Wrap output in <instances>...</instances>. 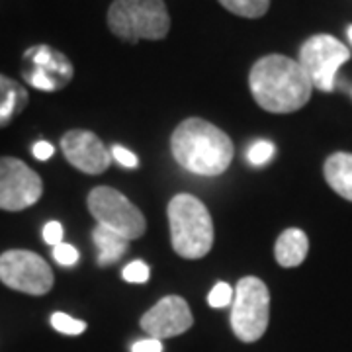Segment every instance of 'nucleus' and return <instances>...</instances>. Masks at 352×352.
<instances>
[{
	"label": "nucleus",
	"mask_w": 352,
	"mask_h": 352,
	"mask_svg": "<svg viewBox=\"0 0 352 352\" xmlns=\"http://www.w3.org/2000/svg\"><path fill=\"white\" fill-rule=\"evenodd\" d=\"M309 251V239L302 229H286L276 241L274 254L280 266L284 268H294L300 266L305 261Z\"/></svg>",
	"instance_id": "14"
},
{
	"label": "nucleus",
	"mask_w": 352,
	"mask_h": 352,
	"mask_svg": "<svg viewBox=\"0 0 352 352\" xmlns=\"http://www.w3.org/2000/svg\"><path fill=\"white\" fill-rule=\"evenodd\" d=\"M233 296H235V292L227 282H217L208 296V303H210V307L221 309V307H227L233 303Z\"/></svg>",
	"instance_id": "20"
},
{
	"label": "nucleus",
	"mask_w": 352,
	"mask_h": 352,
	"mask_svg": "<svg viewBox=\"0 0 352 352\" xmlns=\"http://www.w3.org/2000/svg\"><path fill=\"white\" fill-rule=\"evenodd\" d=\"M53 258L61 266H75L78 263V251L69 243H59L53 247Z\"/></svg>",
	"instance_id": "22"
},
{
	"label": "nucleus",
	"mask_w": 352,
	"mask_h": 352,
	"mask_svg": "<svg viewBox=\"0 0 352 352\" xmlns=\"http://www.w3.org/2000/svg\"><path fill=\"white\" fill-rule=\"evenodd\" d=\"M346 34H349V39H351V43H352V25H349V30H346Z\"/></svg>",
	"instance_id": "27"
},
{
	"label": "nucleus",
	"mask_w": 352,
	"mask_h": 352,
	"mask_svg": "<svg viewBox=\"0 0 352 352\" xmlns=\"http://www.w3.org/2000/svg\"><path fill=\"white\" fill-rule=\"evenodd\" d=\"M92 239L96 243L98 249V264L100 266H110L116 264L127 252L129 241L116 231L104 226H96L92 231Z\"/></svg>",
	"instance_id": "16"
},
{
	"label": "nucleus",
	"mask_w": 352,
	"mask_h": 352,
	"mask_svg": "<svg viewBox=\"0 0 352 352\" xmlns=\"http://www.w3.org/2000/svg\"><path fill=\"white\" fill-rule=\"evenodd\" d=\"M274 153H276V147L270 141H254L247 151V159L254 166H261L268 163L274 157Z\"/></svg>",
	"instance_id": "19"
},
{
	"label": "nucleus",
	"mask_w": 352,
	"mask_h": 352,
	"mask_svg": "<svg viewBox=\"0 0 352 352\" xmlns=\"http://www.w3.org/2000/svg\"><path fill=\"white\" fill-rule=\"evenodd\" d=\"M0 282L30 296H45L53 288V270L38 252L14 249L0 254Z\"/></svg>",
	"instance_id": "8"
},
{
	"label": "nucleus",
	"mask_w": 352,
	"mask_h": 352,
	"mask_svg": "<svg viewBox=\"0 0 352 352\" xmlns=\"http://www.w3.org/2000/svg\"><path fill=\"white\" fill-rule=\"evenodd\" d=\"M43 241L51 247H57L59 243H63V226L59 221L45 223V227H43Z\"/></svg>",
	"instance_id": "24"
},
{
	"label": "nucleus",
	"mask_w": 352,
	"mask_h": 352,
	"mask_svg": "<svg viewBox=\"0 0 352 352\" xmlns=\"http://www.w3.org/2000/svg\"><path fill=\"white\" fill-rule=\"evenodd\" d=\"M34 157L38 159V161H47L53 157V153H55V147L47 143V141H38L36 145H34Z\"/></svg>",
	"instance_id": "26"
},
{
	"label": "nucleus",
	"mask_w": 352,
	"mask_h": 352,
	"mask_svg": "<svg viewBox=\"0 0 352 352\" xmlns=\"http://www.w3.org/2000/svg\"><path fill=\"white\" fill-rule=\"evenodd\" d=\"M65 159L85 175H102L112 163V155L100 138L87 129H71L61 139Z\"/></svg>",
	"instance_id": "12"
},
{
	"label": "nucleus",
	"mask_w": 352,
	"mask_h": 352,
	"mask_svg": "<svg viewBox=\"0 0 352 352\" xmlns=\"http://www.w3.org/2000/svg\"><path fill=\"white\" fill-rule=\"evenodd\" d=\"M170 241L178 256L196 261L214 247V221L204 201L192 194H178L168 204Z\"/></svg>",
	"instance_id": "3"
},
{
	"label": "nucleus",
	"mask_w": 352,
	"mask_h": 352,
	"mask_svg": "<svg viewBox=\"0 0 352 352\" xmlns=\"http://www.w3.org/2000/svg\"><path fill=\"white\" fill-rule=\"evenodd\" d=\"M88 210L98 226L108 227L127 241L143 237L147 223L145 215L138 206H133L120 190L110 186H96L88 194Z\"/></svg>",
	"instance_id": "6"
},
{
	"label": "nucleus",
	"mask_w": 352,
	"mask_h": 352,
	"mask_svg": "<svg viewBox=\"0 0 352 352\" xmlns=\"http://www.w3.org/2000/svg\"><path fill=\"white\" fill-rule=\"evenodd\" d=\"M43 182L36 170L14 157H0V210L22 212L38 204Z\"/></svg>",
	"instance_id": "9"
},
{
	"label": "nucleus",
	"mask_w": 352,
	"mask_h": 352,
	"mask_svg": "<svg viewBox=\"0 0 352 352\" xmlns=\"http://www.w3.org/2000/svg\"><path fill=\"white\" fill-rule=\"evenodd\" d=\"M194 323L190 305L180 296H166L141 317V329L151 339L163 340L186 333Z\"/></svg>",
	"instance_id": "11"
},
{
	"label": "nucleus",
	"mask_w": 352,
	"mask_h": 352,
	"mask_svg": "<svg viewBox=\"0 0 352 352\" xmlns=\"http://www.w3.org/2000/svg\"><path fill=\"white\" fill-rule=\"evenodd\" d=\"M73 75L75 69L67 55L50 45H34L24 53L22 76L30 87L55 92L67 87L73 80Z\"/></svg>",
	"instance_id": "10"
},
{
	"label": "nucleus",
	"mask_w": 352,
	"mask_h": 352,
	"mask_svg": "<svg viewBox=\"0 0 352 352\" xmlns=\"http://www.w3.org/2000/svg\"><path fill=\"white\" fill-rule=\"evenodd\" d=\"M108 25L116 38L127 43L163 39L170 30V16L163 0H113Z\"/></svg>",
	"instance_id": "4"
},
{
	"label": "nucleus",
	"mask_w": 352,
	"mask_h": 352,
	"mask_svg": "<svg viewBox=\"0 0 352 352\" xmlns=\"http://www.w3.org/2000/svg\"><path fill=\"white\" fill-rule=\"evenodd\" d=\"M131 352H163V342L157 339H145L138 340L133 346H131Z\"/></svg>",
	"instance_id": "25"
},
{
	"label": "nucleus",
	"mask_w": 352,
	"mask_h": 352,
	"mask_svg": "<svg viewBox=\"0 0 352 352\" xmlns=\"http://www.w3.org/2000/svg\"><path fill=\"white\" fill-rule=\"evenodd\" d=\"M270 319V294L261 278H241L231 303V329L243 342L263 339Z\"/></svg>",
	"instance_id": "5"
},
{
	"label": "nucleus",
	"mask_w": 352,
	"mask_h": 352,
	"mask_svg": "<svg viewBox=\"0 0 352 352\" xmlns=\"http://www.w3.org/2000/svg\"><path fill=\"white\" fill-rule=\"evenodd\" d=\"M249 87L254 102L272 113L302 110L314 90L302 65L284 55H266L252 65Z\"/></svg>",
	"instance_id": "1"
},
{
	"label": "nucleus",
	"mask_w": 352,
	"mask_h": 352,
	"mask_svg": "<svg viewBox=\"0 0 352 352\" xmlns=\"http://www.w3.org/2000/svg\"><path fill=\"white\" fill-rule=\"evenodd\" d=\"M349 59L351 50L344 43L327 34H317L302 45L298 63L309 76L311 87L323 92H333L337 85V73Z\"/></svg>",
	"instance_id": "7"
},
{
	"label": "nucleus",
	"mask_w": 352,
	"mask_h": 352,
	"mask_svg": "<svg viewBox=\"0 0 352 352\" xmlns=\"http://www.w3.org/2000/svg\"><path fill=\"white\" fill-rule=\"evenodd\" d=\"M51 325H53L55 331H59L63 335H71V337H76V335L87 331V323L85 321H78L75 317L61 314V311L51 315Z\"/></svg>",
	"instance_id": "18"
},
{
	"label": "nucleus",
	"mask_w": 352,
	"mask_h": 352,
	"mask_svg": "<svg viewBox=\"0 0 352 352\" xmlns=\"http://www.w3.org/2000/svg\"><path fill=\"white\" fill-rule=\"evenodd\" d=\"M351 94H352V88H351Z\"/></svg>",
	"instance_id": "28"
},
{
	"label": "nucleus",
	"mask_w": 352,
	"mask_h": 352,
	"mask_svg": "<svg viewBox=\"0 0 352 352\" xmlns=\"http://www.w3.org/2000/svg\"><path fill=\"white\" fill-rule=\"evenodd\" d=\"M219 4L235 16L254 20L268 12L270 0H219Z\"/></svg>",
	"instance_id": "17"
},
{
	"label": "nucleus",
	"mask_w": 352,
	"mask_h": 352,
	"mask_svg": "<svg viewBox=\"0 0 352 352\" xmlns=\"http://www.w3.org/2000/svg\"><path fill=\"white\" fill-rule=\"evenodd\" d=\"M176 163L192 175L219 176L229 168L235 147L226 131L201 118H188L170 138Z\"/></svg>",
	"instance_id": "2"
},
{
	"label": "nucleus",
	"mask_w": 352,
	"mask_h": 352,
	"mask_svg": "<svg viewBox=\"0 0 352 352\" xmlns=\"http://www.w3.org/2000/svg\"><path fill=\"white\" fill-rule=\"evenodd\" d=\"M122 276L129 284H145L151 278V268L143 261H133V263H129L124 268Z\"/></svg>",
	"instance_id": "21"
},
{
	"label": "nucleus",
	"mask_w": 352,
	"mask_h": 352,
	"mask_svg": "<svg viewBox=\"0 0 352 352\" xmlns=\"http://www.w3.org/2000/svg\"><path fill=\"white\" fill-rule=\"evenodd\" d=\"M325 180L329 186L335 190L339 196L352 201V155L351 153H335L331 155L325 166Z\"/></svg>",
	"instance_id": "15"
},
{
	"label": "nucleus",
	"mask_w": 352,
	"mask_h": 352,
	"mask_svg": "<svg viewBox=\"0 0 352 352\" xmlns=\"http://www.w3.org/2000/svg\"><path fill=\"white\" fill-rule=\"evenodd\" d=\"M110 155H112V159H116L118 163L122 164V166H126V168H135L139 164L138 155L126 149V147H122V145H113Z\"/></svg>",
	"instance_id": "23"
},
{
	"label": "nucleus",
	"mask_w": 352,
	"mask_h": 352,
	"mask_svg": "<svg viewBox=\"0 0 352 352\" xmlns=\"http://www.w3.org/2000/svg\"><path fill=\"white\" fill-rule=\"evenodd\" d=\"M30 102L28 90L18 80L0 75V129L8 127Z\"/></svg>",
	"instance_id": "13"
}]
</instances>
